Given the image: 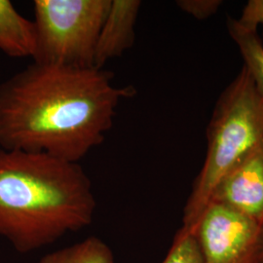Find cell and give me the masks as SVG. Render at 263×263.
Here are the masks:
<instances>
[{
  "mask_svg": "<svg viewBox=\"0 0 263 263\" xmlns=\"http://www.w3.org/2000/svg\"><path fill=\"white\" fill-rule=\"evenodd\" d=\"M97 207L79 163L0 148V237L21 254L90 226Z\"/></svg>",
  "mask_w": 263,
  "mask_h": 263,
  "instance_id": "7a4b0ae2",
  "label": "cell"
},
{
  "mask_svg": "<svg viewBox=\"0 0 263 263\" xmlns=\"http://www.w3.org/2000/svg\"><path fill=\"white\" fill-rule=\"evenodd\" d=\"M222 1L220 0H179L177 5L183 12L198 20H206L216 14Z\"/></svg>",
  "mask_w": 263,
  "mask_h": 263,
  "instance_id": "7c38bea8",
  "label": "cell"
},
{
  "mask_svg": "<svg viewBox=\"0 0 263 263\" xmlns=\"http://www.w3.org/2000/svg\"><path fill=\"white\" fill-rule=\"evenodd\" d=\"M38 263H115V259L108 245L92 236L44 255Z\"/></svg>",
  "mask_w": 263,
  "mask_h": 263,
  "instance_id": "30bf717a",
  "label": "cell"
},
{
  "mask_svg": "<svg viewBox=\"0 0 263 263\" xmlns=\"http://www.w3.org/2000/svg\"><path fill=\"white\" fill-rule=\"evenodd\" d=\"M111 0H35L36 46L33 62L94 66L98 37Z\"/></svg>",
  "mask_w": 263,
  "mask_h": 263,
  "instance_id": "277c9868",
  "label": "cell"
},
{
  "mask_svg": "<svg viewBox=\"0 0 263 263\" xmlns=\"http://www.w3.org/2000/svg\"><path fill=\"white\" fill-rule=\"evenodd\" d=\"M263 140V99L242 67L216 102L207 130V153L183 209L182 227L192 229L226 174Z\"/></svg>",
  "mask_w": 263,
  "mask_h": 263,
  "instance_id": "3957f363",
  "label": "cell"
},
{
  "mask_svg": "<svg viewBox=\"0 0 263 263\" xmlns=\"http://www.w3.org/2000/svg\"><path fill=\"white\" fill-rule=\"evenodd\" d=\"M227 29L243 58L244 67L254 79L263 99V42L256 29L245 28L237 19L229 18Z\"/></svg>",
  "mask_w": 263,
  "mask_h": 263,
  "instance_id": "9c48e42d",
  "label": "cell"
},
{
  "mask_svg": "<svg viewBox=\"0 0 263 263\" xmlns=\"http://www.w3.org/2000/svg\"><path fill=\"white\" fill-rule=\"evenodd\" d=\"M240 25L250 29L263 28V0H250L246 4L242 15L237 19Z\"/></svg>",
  "mask_w": 263,
  "mask_h": 263,
  "instance_id": "4fadbf2b",
  "label": "cell"
},
{
  "mask_svg": "<svg viewBox=\"0 0 263 263\" xmlns=\"http://www.w3.org/2000/svg\"><path fill=\"white\" fill-rule=\"evenodd\" d=\"M211 202L231 208L263 226V140L219 181Z\"/></svg>",
  "mask_w": 263,
  "mask_h": 263,
  "instance_id": "8992f818",
  "label": "cell"
},
{
  "mask_svg": "<svg viewBox=\"0 0 263 263\" xmlns=\"http://www.w3.org/2000/svg\"><path fill=\"white\" fill-rule=\"evenodd\" d=\"M111 71L32 63L0 83V148L79 163L101 145L118 106L136 95Z\"/></svg>",
  "mask_w": 263,
  "mask_h": 263,
  "instance_id": "6da1fadb",
  "label": "cell"
},
{
  "mask_svg": "<svg viewBox=\"0 0 263 263\" xmlns=\"http://www.w3.org/2000/svg\"><path fill=\"white\" fill-rule=\"evenodd\" d=\"M35 46L33 21L25 18L9 0H0V50L11 58H33Z\"/></svg>",
  "mask_w": 263,
  "mask_h": 263,
  "instance_id": "ba28073f",
  "label": "cell"
},
{
  "mask_svg": "<svg viewBox=\"0 0 263 263\" xmlns=\"http://www.w3.org/2000/svg\"><path fill=\"white\" fill-rule=\"evenodd\" d=\"M261 263H263V259H262V261H261Z\"/></svg>",
  "mask_w": 263,
  "mask_h": 263,
  "instance_id": "5bb4252c",
  "label": "cell"
},
{
  "mask_svg": "<svg viewBox=\"0 0 263 263\" xmlns=\"http://www.w3.org/2000/svg\"><path fill=\"white\" fill-rule=\"evenodd\" d=\"M161 263H204L195 233L181 226L174 238L169 253Z\"/></svg>",
  "mask_w": 263,
  "mask_h": 263,
  "instance_id": "8fae6325",
  "label": "cell"
},
{
  "mask_svg": "<svg viewBox=\"0 0 263 263\" xmlns=\"http://www.w3.org/2000/svg\"><path fill=\"white\" fill-rule=\"evenodd\" d=\"M190 230L197 237L204 263L262 261V224L231 208L211 202Z\"/></svg>",
  "mask_w": 263,
  "mask_h": 263,
  "instance_id": "5b68a950",
  "label": "cell"
},
{
  "mask_svg": "<svg viewBox=\"0 0 263 263\" xmlns=\"http://www.w3.org/2000/svg\"><path fill=\"white\" fill-rule=\"evenodd\" d=\"M141 6L139 0H111L98 37L95 67L104 68L108 61L122 56L133 46Z\"/></svg>",
  "mask_w": 263,
  "mask_h": 263,
  "instance_id": "52a82bcc",
  "label": "cell"
}]
</instances>
